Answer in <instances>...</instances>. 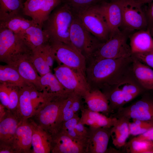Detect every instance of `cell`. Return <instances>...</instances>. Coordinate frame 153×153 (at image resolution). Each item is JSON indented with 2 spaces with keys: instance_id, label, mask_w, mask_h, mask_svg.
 Listing matches in <instances>:
<instances>
[{
  "instance_id": "6da1fadb",
  "label": "cell",
  "mask_w": 153,
  "mask_h": 153,
  "mask_svg": "<svg viewBox=\"0 0 153 153\" xmlns=\"http://www.w3.org/2000/svg\"><path fill=\"white\" fill-rule=\"evenodd\" d=\"M133 57L87 62L86 77L90 90H101L132 75Z\"/></svg>"
},
{
  "instance_id": "7a4b0ae2",
  "label": "cell",
  "mask_w": 153,
  "mask_h": 153,
  "mask_svg": "<svg viewBox=\"0 0 153 153\" xmlns=\"http://www.w3.org/2000/svg\"><path fill=\"white\" fill-rule=\"evenodd\" d=\"M75 15L66 3L51 13L42 27L48 35L50 41L72 44L70 39V33Z\"/></svg>"
},
{
  "instance_id": "3957f363",
  "label": "cell",
  "mask_w": 153,
  "mask_h": 153,
  "mask_svg": "<svg viewBox=\"0 0 153 153\" xmlns=\"http://www.w3.org/2000/svg\"><path fill=\"white\" fill-rule=\"evenodd\" d=\"M128 33L120 31L110 36L107 41L101 43L87 61L131 56V48L127 42Z\"/></svg>"
},
{
  "instance_id": "277c9868",
  "label": "cell",
  "mask_w": 153,
  "mask_h": 153,
  "mask_svg": "<svg viewBox=\"0 0 153 153\" xmlns=\"http://www.w3.org/2000/svg\"><path fill=\"white\" fill-rule=\"evenodd\" d=\"M49 43L55 60L58 65H64L86 76V59L72 44L53 41Z\"/></svg>"
},
{
  "instance_id": "5b68a950",
  "label": "cell",
  "mask_w": 153,
  "mask_h": 153,
  "mask_svg": "<svg viewBox=\"0 0 153 153\" xmlns=\"http://www.w3.org/2000/svg\"><path fill=\"white\" fill-rule=\"evenodd\" d=\"M70 39L86 60L102 43L85 28L76 14L71 27Z\"/></svg>"
},
{
  "instance_id": "8992f818",
  "label": "cell",
  "mask_w": 153,
  "mask_h": 153,
  "mask_svg": "<svg viewBox=\"0 0 153 153\" xmlns=\"http://www.w3.org/2000/svg\"><path fill=\"white\" fill-rule=\"evenodd\" d=\"M116 1L122 11L124 31L129 32L148 29V24L142 5L134 0H119Z\"/></svg>"
},
{
  "instance_id": "52a82bcc",
  "label": "cell",
  "mask_w": 153,
  "mask_h": 153,
  "mask_svg": "<svg viewBox=\"0 0 153 153\" xmlns=\"http://www.w3.org/2000/svg\"><path fill=\"white\" fill-rule=\"evenodd\" d=\"M54 75L67 91L83 96L90 90L86 76L80 72L63 65L54 69Z\"/></svg>"
},
{
  "instance_id": "ba28073f",
  "label": "cell",
  "mask_w": 153,
  "mask_h": 153,
  "mask_svg": "<svg viewBox=\"0 0 153 153\" xmlns=\"http://www.w3.org/2000/svg\"><path fill=\"white\" fill-rule=\"evenodd\" d=\"M76 15L85 28L102 42L109 38L110 33L99 5H94Z\"/></svg>"
},
{
  "instance_id": "9c48e42d",
  "label": "cell",
  "mask_w": 153,
  "mask_h": 153,
  "mask_svg": "<svg viewBox=\"0 0 153 153\" xmlns=\"http://www.w3.org/2000/svg\"><path fill=\"white\" fill-rule=\"evenodd\" d=\"M146 90L140 99L129 105L117 110L112 116L117 118L124 116L130 120L153 121V94Z\"/></svg>"
},
{
  "instance_id": "30bf717a",
  "label": "cell",
  "mask_w": 153,
  "mask_h": 153,
  "mask_svg": "<svg viewBox=\"0 0 153 153\" xmlns=\"http://www.w3.org/2000/svg\"><path fill=\"white\" fill-rule=\"evenodd\" d=\"M18 35L5 28H0V61L8 64L20 54L32 52Z\"/></svg>"
},
{
  "instance_id": "8fae6325",
  "label": "cell",
  "mask_w": 153,
  "mask_h": 153,
  "mask_svg": "<svg viewBox=\"0 0 153 153\" xmlns=\"http://www.w3.org/2000/svg\"><path fill=\"white\" fill-rule=\"evenodd\" d=\"M133 82L132 77L129 76L116 84L101 90L109 102L111 113L136 97L132 93Z\"/></svg>"
},
{
  "instance_id": "7c38bea8",
  "label": "cell",
  "mask_w": 153,
  "mask_h": 153,
  "mask_svg": "<svg viewBox=\"0 0 153 153\" xmlns=\"http://www.w3.org/2000/svg\"><path fill=\"white\" fill-rule=\"evenodd\" d=\"M64 100L44 101L31 118L38 126L51 134L54 129Z\"/></svg>"
},
{
  "instance_id": "4fadbf2b",
  "label": "cell",
  "mask_w": 153,
  "mask_h": 153,
  "mask_svg": "<svg viewBox=\"0 0 153 153\" xmlns=\"http://www.w3.org/2000/svg\"><path fill=\"white\" fill-rule=\"evenodd\" d=\"M63 0H26L22 5L24 14L42 28L54 9Z\"/></svg>"
},
{
  "instance_id": "5bb4252c",
  "label": "cell",
  "mask_w": 153,
  "mask_h": 153,
  "mask_svg": "<svg viewBox=\"0 0 153 153\" xmlns=\"http://www.w3.org/2000/svg\"><path fill=\"white\" fill-rule=\"evenodd\" d=\"M51 134V153H87V144L74 140L66 133L57 129Z\"/></svg>"
},
{
  "instance_id": "9a60e30c",
  "label": "cell",
  "mask_w": 153,
  "mask_h": 153,
  "mask_svg": "<svg viewBox=\"0 0 153 153\" xmlns=\"http://www.w3.org/2000/svg\"><path fill=\"white\" fill-rule=\"evenodd\" d=\"M32 53L18 54L8 64L14 67L24 80L33 84L39 91L40 76L31 60L30 56Z\"/></svg>"
},
{
  "instance_id": "2e32d148",
  "label": "cell",
  "mask_w": 153,
  "mask_h": 153,
  "mask_svg": "<svg viewBox=\"0 0 153 153\" xmlns=\"http://www.w3.org/2000/svg\"><path fill=\"white\" fill-rule=\"evenodd\" d=\"M40 82L39 91L42 93L44 101L64 100L71 93L63 88L51 72L40 76Z\"/></svg>"
},
{
  "instance_id": "e0dca14e",
  "label": "cell",
  "mask_w": 153,
  "mask_h": 153,
  "mask_svg": "<svg viewBox=\"0 0 153 153\" xmlns=\"http://www.w3.org/2000/svg\"><path fill=\"white\" fill-rule=\"evenodd\" d=\"M32 132V127L29 119L20 121L11 143L15 153H33Z\"/></svg>"
},
{
  "instance_id": "ac0fdd59",
  "label": "cell",
  "mask_w": 153,
  "mask_h": 153,
  "mask_svg": "<svg viewBox=\"0 0 153 153\" xmlns=\"http://www.w3.org/2000/svg\"><path fill=\"white\" fill-rule=\"evenodd\" d=\"M88 128L87 153H108L112 127Z\"/></svg>"
},
{
  "instance_id": "d6986e66",
  "label": "cell",
  "mask_w": 153,
  "mask_h": 153,
  "mask_svg": "<svg viewBox=\"0 0 153 153\" xmlns=\"http://www.w3.org/2000/svg\"><path fill=\"white\" fill-rule=\"evenodd\" d=\"M99 6L109 27L110 36L120 31L122 22V13L117 2H103Z\"/></svg>"
},
{
  "instance_id": "ffe728a7",
  "label": "cell",
  "mask_w": 153,
  "mask_h": 153,
  "mask_svg": "<svg viewBox=\"0 0 153 153\" xmlns=\"http://www.w3.org/2000/svg\"><path fill=\"white\" fill-rule=\"evenodd\" d=\"M129 38L131 55L153 52V38L148 29L135 31Z\"/></svg>"
},
{
  "instance_id": "44dd1931",
  "label": "cell",
  "mask_w": 153,
  "mask_h": 153,
  "mask_svg": "<svg viewBox=\"0 0 153 153\" xmlns=\"http://www.w3.org/2000/svg\"><path fill=\"white\" fill-rule=\"evenodd\" d=\"M79 121L84 125L94 128L112 127L116 122L117 118L107 116L100 112L94 111L84 107L80 111Z\"/></svg>"
},
{
  "instance_id": "7402d4cb",
  "label": "cell",
  "mask_w": 153,
  "mask_h": 153,
  "mask_svg": "<svg viewBox=\"0 0 153 153\" xmlns=\"http://www.w3.org/2000/svg\"><path fill=\"white\" fill-rule=\"evenodd\" d=\"M28 119L33 129L32 153H51V134L38 126L31 118Z\"/></svg>"
},
{
  "instance_id": "603a6c76",
  "label": "cell",
  "mask_w": 153,
  "mask_h": 153,
  "mask_svg": "<svg viewBox=\"0 0 153 153\" xmlns=\"http://www.w3.org/2000/svg\"><path fill=\"white\" fill-rule=\"evenodd\" d=\"M18 35L32 51L50 42V38L47 33L36 24L30 27Z\"/></svg>"
},
{
  "instance_id": "cb8c5ba5",
  "label": "cell",
  "mask_w": 153,
  "mask_h": 153,
  "mask_svg": "<svg viewBox=\"0 0 153 153\" xmlns=\"http://www.w3.org/2000/svg\"><path fill=\"white\" fill-rule=\"evenodd\" d=\"M90 110L101 113L107 116L111 114L109 102L104 94L98 89L91 90L82 97Z\"/></svg>"
},
{
  "instance_id": "d4e9b609",
  "label": "cell",
  "mask_w": 153,
  "mask_h": 153,
  "mask_svg": "<svg viewBox=\"0 0 153 153\" xmlns=\"http://www.w3.org/2000/svg\"><path fill=\"white\" fill-rule=\"evenodd\" d=\"M21 120L7 109L5 116L0 120V141L11 144Z\"/></svg>"
},
{
  "instance_id": "484cf974",
  "label": "cell",
  "mask_w": 153,
  "mask_h": 153,
  "mask_svg": "<svg viewBox=\"0 0 153 153\" xmlns=\"http://www.w3.org/2000/svg\"><path fill=\"white\" fill-rule=\"evenodd\" d=\"M132 56V70L135 78L145 90H153V69Z\"/></svg>"
},
{
  "instance_id": "4316f807",
  "label": "cell",
  "mask_w": 153,
  "mask_h": 153,
  "mask_svg": "<svg viewBox=\"0 0 153 153\" xmlns=\"http://www.w3.org/2000/svg\"><path fill=\"white\" fill-rule=\"evenodd\" d=\"M31 84L29 83L19 87L17 116L21 120L31 118L35 111L32 105L30 95V86Z\"/></svg>"
},
{
  "instance_id": "83f0119b",
  "label": "cell",
  "mask_w": 153,
  "mask_h": 153,
  "mask_svg": "<svg viewBox=\"0 0 153 153\" xmlns=\"http://www.w3.org/2000/svg\"><path fill=\"white\" fill-rule=\"evenodd\" d=\"M117 118L116 122L112 127L111 137L114 146L120 148L126 145L130 135L129 125L130 119L123 116Z\"/></svg>"
},
{
  "instance_id": "f1b7e54d",
  "label": "cell",
  "mask_w": 153,
  "mask_h": 153,
  "mask_svg": "<svg viewBox=\"0 0 153 153\" xmlns=\"http://www.w3.org/2000/svg\"><path fill=\"white\" fill-rule=\"evenodd\" d=\"M36 24L32 20L26 19L18 14L6 20L1 21L0 28L8 29L20 35L30 27Z\"/></svg>"
},
{
  "instance_id": "f546056e",
  "label": "cell",
  "mask_w": 153,
  "mask_h": 153,
  "mask_svg": "<svg viewBox=\"0 0 153 153\" xmlns=\"http://www.w3.org/2000/svg\"><path fill=\"white\" fill-rule=\"evenodd\" d=\"M0 82L13 84L19 87L29 83L23 79L14 67L8 64L0 65Z\"/></svg>"
},
{
  "instance_id": "4dcf8cb0",
  "label": "cell",
  "mask_w": 153,
  "mask_h": 153,
  "mask_svg": "<svg viewBox=\"0 0 153 153\" xmlns=\"http://www.w3.org/2000/svg\"><path fill=\"white\" fill-rule=\"evenodd\" d=\"M21 0H0V20L3 21L19 14L22 8Z\"/></svg>"
},
{
  "instance_id": "1f68e13d",
  "label": "cell",
  "mask_w": 153,
  "mask_h": 153,
  "mask_svg": "<svg viewBox=\"0 0 153 153\" xmlns=\"http://www.w3.org/2000/svg\"><path fill=\"white\" fill-rule=\"evenodd\" d=\"M42 46L33 51L30 56L31 60L40 76L51 72V68L48 64L43 54Z\"/></svg>"
},
{
  "instance_id": "d6a6232c",
  "label": "cell",
  "mask_w": 153,
  "mask_h": 153,
  "mask_svg": "<svg viewBox=\"0 0 153 153\" xmlns=\"http://www.w3.org/2000/svg\"><path fill=\"white\" fill-rule=\"evenodd\" d=\"M125 146L128 152L153 153V141L139 140L134 137Z\"/></svg>"
},
{
  "instance_id": "836d02e7",
  "label": "cell",
  "mask_w": 153,
  "mask_h": 153,
  "mask_svg": "<svg viewBox=\"0 0 153 153\" xmlns=\"http://www.w3.org/2000/svg\"><path fill=\"white\" fill-rule=\"evenodd\" d=\"M80 119V117L77 114L73 118L61 124L54 131L57 129L62 130L74 140L86 144L87 145V141L79 136L75 130V125Z\"/></svg>"
},
{
  "instance_id": "e575fe53",
  "label": "cell",
  "mask_w": 153,
  "mask_h": 153,
  "mask_svg": "<svg viewBox=\"0 0 153 153\" xmlns=\"http://www.w3.org/2000/svg\"><path fill=\"white\" fill-rule=\"evenodd\" d=\"M130 135L137 136L141 135L153 128V121L132 119L129 125Z\"/></svg>"
},
{
  "instance_id": "d590c367",
  "label": "cell",
  "mask_w": 153,
  "mask_h": 153,
  "mask_svg": "<svg viewBox=\"0 0 153 153\" xmlns=\"http://www.w3.org/2000/svg\"><path fill=\"white\" fill-rule=\"evenodd\" d=\"M99 0H65V3L76 14H78L95 5Z\"/></svg>"
},
{
  "instance_id": "8d00e7d4",
  "label": "cell",
  "mask_w": 153,
  "mask_h": 153,
  "mask_svg": "<svg viewBox=\"0 0 153 153\" xmlns=\"http://www.w3.org/2000/svg\"><path fill=\"white\" fill-rule=\"evenodd\" d=\"M7 83L9 90V101L7 109L17 116L19 87L13 84Z\"/></svg>"
},
{
  "instance_id": "74e56055",
  "label": "cell",
  "mask_w": 153,
  "mask_h": 153,
  "mask_svg": "<svg viewBox=\"0 0 153 153\" xmlns=\"http://www.w3.org/2000/svg\"><path fill=\"white\" fill-rule=\"evenodd\" d=\"M30 95L32 105L36 110L44 101L42 94L31 84L30 86Z\"/></svg>"
},
{
  "instance_id": "f35d334b",
  "label": "cell",
  "mask_w": 153,
  "mask_h": 153,
  "mask_svg": "<svg viewBox=\"0 0 153 153\" xmlns=\"http://www.w3.org/2000/svg\"><path fill=\"white\" fill-rule=\"evenodd\" d=\"M9 90L7 84L5 82L0 84V103L7 109L9 101Z\"/></svg>"
},
{
  "instance_id": "ab89813d",
  "label": "cell",
  "mask_w": 153,
  "mask_h": 153,
  "mask_svg": "<svg viewBox=\"0 0 153 153\" xmlns=\"http://www.w3.org/2000/svg\"><path fill=\"white\" fill-rule=\"evenodd\" d=\"M139 61L153 69V52L132 54Z\"/></svg>"
},
{
  "instance_id": "60d3db41",
  "label": "cell",
  "mask_w": 153,
  "mask_h": 153,
  "mask_svg": "<svg viewBox=\"0 0 153 153\" xmlns=\"http://www.w3.org/2000/svg\"><path fill=\"white\" fill-rule=\"evenodd\" d=\"M75 130L79 136L83 139L88 141V127H86L85 125L80 122L79 120L75 125Z\"/></svg>"
},
{
  "instance_id": "b9f144b4",
  "label": "cell",
  "mask_w": 153,
  "mask_h": 153,
  "mask_svg": "<svg viewBox=\"0 0 153 153\" xmlns=\"http://www.w3.org/2000/svg\"><path fill=\"white\" fill-rule=\"evenodd\" d=\"M149 29L153 26V2L150 4L145 12Z\"/></svg>"
},
{
  "instance_id": "7bdbcfd3",
  "label": "cell",
  "mask_w": 153,
  "mask_h": 153,
  "mask_svg": "<svg viewBox=\"0 0 153 153\" xmlns=\"http://www.w3.org/2000/svg\"><path fill=\"white\" fill-rule=\"evenodd\" d=\"M134 137L139 140L153 141V128L149 129L144 133Z\"/></svg>"
},
{
  "instance_id": "ee69618b",
  "label": "cell",
  "mask_w": 153,
  "mask_h": 153,
  "mask_svg": "<svg viewBox=\"0 0 153 153\" xmlns=\"http://www.w3.org/2000/svg\"><path fill=\"white\" fill-rule=\"evenodd\" d=\"M0 153H15L10 144L0 141Z\"/></svg>"
},
{
  "instance_id": "f6af8a7d",
  "label": "cell",
  "mask_w": 153,
  "mask_h": 153,
  "mask_svg": "<svg viewBox=\"0 0 153 153\" xmlns=\"http://www.w3.org/2000/svg\"><path fill=\"white\" fill-rule=\"evenodd\" d=\"M7 109L0 103V120L5 116Z\"/></svg>"
},
{
  "instance_id": "bcb514c9",
  "label": "cell",
  "mask_w": 153,
  "mask_h": 153,
  "mask_svg": "<svg viewBox=\"0 0 153 153\" xmlns=\"http://www.w3.org/2000/svg\"><path fill=\"white\" fill-rule=\"evenodd\" d=\"M135 1L142 5L143 4L146 3H150L152 2L153 0H134Z\"/></svg>"
},
{
  "instance_id": "7dc6e473",
  "label": "cell",
  "mask_w": 153,
  "mask_h": 153,
  "mask_svg": "<svg viewBox=\"0 0 153 153\" xmlns=\"http://www.w3.org/2000/svg\"><path fill=\"white\" fill-rule=\"evenodd\" d=\"M150 33L153 38V26L149 29Z\"/></svg>"
},
{
  "instance_id": "c3c4849f",
  "label": "cell",
  "mask_w": 153,
  "mask_h": 153,
  "mask_svg": "<svg viewBox=\"0 0 153 153\" xmlns=\"http://www.w3.org/2000/svg\"><path fill=\"white\" fill-rule=\"evenodd\" d=\"M111 1L110 2L116 1L119 0H110Z\"/></svg>"
},
{
  "instance_id": "681fc988",
  "label": "cell",
  "mask_w": 153,
  "mask_h": 153,
  "mask_svg": "<svg viewBox=\"0 0 153 153\" xmlns=\"http://www.w3.org/2000/svg\"><path fill=\"white\" fill-rule=\"evenodd\" d=\"M21 0V1H22V0Z\"/></svg>"
}]
</instances>
